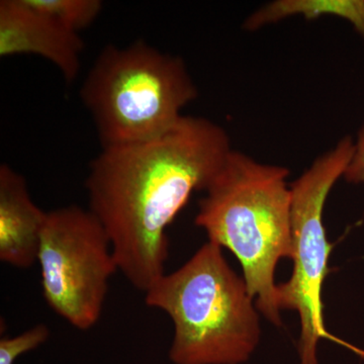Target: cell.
Returning <instances> with one entry per match:
<instances>
[{"mask_svg": "<svg viewBox=\"0 0 364 364\" xmlns=\"http://www.w3.org/2000/svg\"><path fill=\"white\" fill-rule=\"evenodd\" d=\"M48 212L33 203L25 177L0 165V260L16 268L38 261Z\"/></svg>", "mask_w": 364, "mask_h": 364, "instance_id": "ba28073f", "label": "cell"}, {"mask_svg": "<svg viewBox=\"0 0 364 364\" xmlns=\"http://www.w3.org/2000/svg\"><path fill=\"white\" fill-rule=\"evenodd\" d=\"M233 150L227 132L183 116L152 140L104 148L91 161L88 210L105 228L119 272L146 291L165 273L166 231L196 191H205Z\"/></svg>", "mask_w": 364, "mask_h": 364, "instance_id": "6da1fadb", "label": "cell"}, {"mask_svg": "<svg viewBox=\"0 0 364 364\" xmlns=\"http://www.w3.org/2000/svg\"><path fill=\"white\" fill-rule=\"evenodd\" d=\"M296 16L306 21L322 16L343 18L364 39V0H275L250 14L244 28L257 31Z\"/></svg>", "mask_w": 364, "mask_h": 364, "instance_id": "9c48e42d", "label": "cell"}, {"mask_svg": "<svg viewBox=\"0 0 364 364\" xmlns=\"http://www.w3.org/2000/svg\"><path fill=\"white\" fill-rule=\"evenodd\" d=\"M354 141L346 136L333 149L318 157L291 184V279L277 284L280 311L293 310L301 320L299 353L301 364H318L320 340L334 342L364 358V350L334 336L325 326L323 284L330 273L332 244L326 235L323 213L328 196L353 154Z\"/></svg>", "mask_w": 364, "mask_h": 364, "instance_id": "5b68a950", "label": "cell"}, {"mask_svg": "<svg viewBox=\"0 0 364 364\" xmlns=\"http://www.w3.org/2000/svg\"><path fill=\"white\" fill-rule=\"evenodd\" d=\"M343 178L349 183L364 184V124L354 141L353 154L345 169Z\"/></svg>", "mask_w": 364, "mask_h": 364, "instance_id": "7c38bea8", "label": "cell"}, {"mask_svg": "<svg viewBox=\"0 0 364 364\" xmlns=\"http://www.w3.org/2000/svg\"><path fill=\"white\" fill-rule=\"evenodd\" d=\"M289 170L232 150L198 203L196 226L236 256L258 311L282 325L275 269L291 258Z\"/></svg>", "mask_w": 364, "mask_h": 364, "instance_id": "7a4b0ae2", "label": "cell"}, {"mask_svg": "<svg viewBox=\"0 0 364 364\" xmlns=\"http://www.w3.org/2000/svg\"><path fill=\"white\" fill-rule=\"evenodd\" d=\"M85 43L26 0L0 1V57L37 55L54 64L67 83L78 77Z\"/></svg>", "mask_w": 364, "mask_h": 364, "instance_id": "52a82bcc", "label": "cell"}, {"mask_svg": "<svg viewBox=\"0 0 364 364\" xmlns=\"http://www.w3.org/2000/svg\"><path fill=\"white\" fill-rule=\"evenodd\" d=\"M50 337L47 325L38 324L18 336H4L0 339V364H14L16 359L38 348Z\"/></svg>", "mask_w": 364, "mask_h": 364, "instance_id": "8fae6325", "label": "cell"}, {"mask_svg": "<svg viewBox=\"0 0 364 364\" xmlns=\"http://www.w3.org/2000/svg\"><path fill=\"white\" fill-rule=\"evenodd\" d=\"M26 2L64 28L77 33L92 25L104 6L100 0H26Z\"/></svg>", "mask_w": 364, "mask_h": 364, "instance_id": "30bf717a", "label": "cell"}, {"mask_svg": "<svg viewBox=\"0 0 364 364\" xmlns=\"http://www.w3.org/2000/svg\"><path fill=\"white\" fill-rule=\"evenodd\" d=\"M145 303L171 318L174 364H241L259 343L255 301L212 242L176 272H165L146 291Z\"/></svg>", "mask_w": 364, "mask_h": 364, "instance_id": "3957f363", "label": "cell"}, {"mask_svg": "<svg viewBox=\"0 0 364 364\" xmlns=\"http://www.w3.org/2000/svg\"><path fill=\"white\" fill-rule=\"evenodd\" d=\"M38 262L47 305L76 329L95 327L109 279L119 272L111 241L97 217L73 205L48 212Z\"/></svg>", "mask_w": 364, "mask_h": 364, "instance_id": "8992f818", "label": "cell"}, {"mask_svg": "<svg viewBox=\"0 0 364 364\" xmlns=\"http://www.w3.org/2000/svg\"><path fill=\"white\" fill-rule=\"evenodd\" d=\"M198 95L183 60L142 40L105 47L80 88L102 149L161 136Z\"/></svg>", "mask_w": 364, "mask_h": 364, "instance_id": "277c9868", "label": "cell"}]
</instances>
